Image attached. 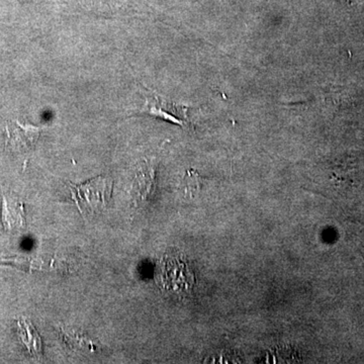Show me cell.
Instances as JSON below:
<instances>
[{
	"label": "cell",
	"instance_id": "7",
	"mask_svg": "<svg viewBox=\"0 0 364 364\" xmlns=\"http://www.w3.org/2000/svg\"><path fill=\"white\" fill-rule=\"evenodd\" d=\"M182 186H183L184 195L195 196L200 189V178H198V174L193 171H188L182 181Z\"/></svg>",
	"mask_w": 364,
	"mask_h": 364
},
{
	"label": "cell",
	"instance_id": "6",
	"mask_svg": "<svg viewBox=\"0 0 364 364\" xmlns=\"http://www.w3.org/2000/svg\"><path fill=\"white\" fill-rule=\"evenodd\" d=\"M18 334L21 341L28 347V351L33 356H39L42 351V343L39 334L36 331L33 326L26 318H21L18 321Z\"/></svg>",
	"mask_w": 364,
	"mask_h": 364
},
{
	"label": "cell",
	"instance_id": "2",
	"mask_svg": "<svg viewBox=\"0 0 364 364\" xmlns=\"http://www.w3.org/2000/svg\"><path fill=\"white\" fill-rule=\"evenodd\" d=\"M144 112L153 117H160V119H165V121L179 124V126L188 124V114H186V107H181V105L164 100V98L154 95V93L147 98Z\"/></svg>",
	"mask_w": 364,
	"mask_h": 364
},
{
	"label": "cell",
	"instance_id": "5",
	"mask_svg": "<svg viewBox=\"0 0 364 364\" xmlns=\"http://www.w3.org/2000/svg\"><path fill=\"white\" fill-rule=\"evenodd\" d=\"M1 222L6 232L18 231L26 227L25 208L18 198L2 195Z\"/></svg>",
	"mask_w": 364,
	"mask_h": 364
},
{
	"label": "cell",
	"instance_id": "1",
	"mask_svg": "<svg viewBox=\"0 0 364 364\" xmlns=\"http://www.w3.org/2000/svg\"><path fill=\"white\" fill-rule=\"evenodd\" d=\"M72 200L82 215H95L102 212L111 200L114 182L109 177L97 178L81 184H69Z\"/></svg>",
	"mask_w": 364,
	"mask_h": 364
},
{
	"label": "cell",
	"instance_id": "4",
	"mask_svg": "<svg viewBox=\"0 0 364 364\" xmlns=\"http://www.w3.org/2000/svg\"><path fill=\"white\" fill-rule=\"evenodd\" d=\"M155 188L154 163L144 160L136 171L135 178L132 184V196L136 205L144 203L152 196Z\"/></svg>",
	"mask_w": 364,
	"mask_h": 364
},
{
	"label": "cell",
	"instance_id": "3",
	"mask_svg": "<svg viewBox=\"0 0 364 364\" xmlns=\"http://www.w3.org/2000/svg\"><path fill=\"white\" fill-rule=\"evenodd\" d=\"M40 132V128L31 124H23L18 121L11 122L6 127V147L21 152L31 150L37 143Z\"/></svg>",
	"mask_w": 364,
	"mask_h": 364
}]
</instances>
